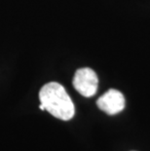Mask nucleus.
<instances>
[{
	"label": "nucleus",
	"mask_w": 150,
	"mask_h": 151,
	"mask_svg": "<svg viewBox=\"0 0 150 151\" xmlns=\"http://www.w3.org/2000/svg\"><path fill=\"white\" fill-rule=\"evenodd\" d=\"M41 104L54 117L63 121L70 120L75 113L74 104L65 89L57 82L44 85L39 92Z\"/></svg>",
	"instance_id": "obj_1"
},
{
	"label": "nucleus",
	"mask_w": 150,
	"mask_h": 151,
	"mask_svg": "<svg viewBox=\"0 0 150 151\" xmlns=\"http://www.w3.org/2000/svg\"><path fill=\"white\" fill-rule=\"evenodd\" d=\"M98 85V76L93 69L84 67L75 72L73 78V86L76 91L84 97H93L97 93Z\"/></svg>",
	"instance_id": "obj_2"
},
{
	"label": "nucleus",
	"mask_w": 150,
	"mask_h": 151,
	"mask_svg": "<svg viewBox=\"0 0 150 151\" xmlns=\"http://www.w3.org/2000/svg\"><path fill=\"white\" fill-rule=\"evenodd\" d=\"M98 107L108 115H115L125 107V98L117 90L110 89L97 101Z\"/></svg>",
	"instance_id": "obj_3"
}]
</instances>
